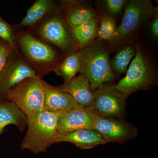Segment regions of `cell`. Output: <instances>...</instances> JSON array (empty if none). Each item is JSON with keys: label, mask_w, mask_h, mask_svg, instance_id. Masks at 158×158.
<instances>
[{"label": "cell", "mask_w": 158, "mask_h": 158, "mask_svg": "<svg viewBox=\"0 0 158 158\" xmlns=\"http://www.w3.org/2000/svg\"><path fill=\"white\" fill-rule=\"evenodd\" d=\"M0 38L9 44L11 47L15 46V39L12 30L8 24L0 19Z\"/></svg>", "instance_id": "cell-22"}, {"label": "cell", "mask_w": 158, "mask_h": 158, "mask_svg": "<svg viewBox=\"0 0 158 158\" xmlns=\"http://www.w3.org/2000/svg\"><path fill=\"white\" fill-rule=\"evenodd\" d=\"M96 117L88 109L78 105L71 110L60 113L57 129L60 134L82 129L93 130Z\"/></svg>", "instance_id": "cell-9"}, {"label": "cell", "mask_w": 158, "mask_h": 158, "mask_svg": "<svg viewBox=\"0 0 158 158\" xmlns=\"http://www.w3.org/2000/svg\"><path fill=\"white\" fill-rule=\"evenodd\" d=\"M106 141L122 143L133 139L138 135L135 127L114 117L96 116L94 129Z\"/></svg>", "instance_id": "cell-8"}, {"label": "cell", "mask_w": 158, "mask_h": 158, "mask_svg": "<svg viewBox=\"0 0 158 158\" xmlns=\"http://www.w3.org/2000/svg\"><path fill=\"white\" fill-rule=\"evenodd\" d=\"M53 2L50 0H38L32 5L27 11L20 25L24 27L36 23L53 8Z\"/></svg>", "instance_id": "cell-18"}, {"label": "cell", "mask_w": 158, "mask_h": 158, "mask_svg": "<svg viewBox=\"0 0 158 158\" xmlns=\"http://www.w3.org/2000/svg\"><path fill=\"white\" fill-rule=\"evenodd\" d=\"M116 29V22L114 19L108 15H103L101 19L98 36L100 39L112 41L115 38Z\"/></svg>", "instance_id": "cell-21"}, {"label": "cell", "mask_w": 158, "mask_h": 158, "mask_svg": "<svg viewBox=\"0 0 158 158\" xmlns=\"http://www.w3.org/2000/svg\"><path fill=\"white\" fill-rule=\"evenodd\" d=\"M149 0H131L126 4L122 21L116 29L114 40L131 36L153 15L156 10Z\"/></svg>", "instance_id": "cell-5"}, {"label": "cell", "mask_w": 158, "mask_h": 158, "mask_svg": "<svg viewBox=\"0 0 158 158\" xmlns=\"http://www.w3.org/2000/svg\"><path fill=\"white\" fill-rule=\"evenodd\" d=\"M37 77L36 72L27 63L21 59H14L0 79V92L6 97L9 90L19 82L27 78Z\"/></svg>", "instance_id": "cell-11"}, {"label": "cell", "mask_w": 158, "mask_h": 158, "mask_svg": "<svg viewBox=\"0 0 158 158\" xmlns=\"http://www.w3.org/2000/svg\"><path fill=\"white\" fill-rule=\"evenodd\" d=\"M6 98L26 116L46 110L43 80L39 77L23 80L9 90Z\"/></svg>", "instance_id": "cell-4"}, {"label": "cell", "mask_w": 158, "mask_h": 158, "mask_svg": "<svg viewBox=\"0 0 158 158\" xmlns=\"http://www.w3.org/2000/svg\"><path fill=\"white\" fill-rule=\"evenodd\" d=\"M136 53V47L131 45L125 46L117 52L110 60L111 68L115 75L126 73L130 62L135 57Z\"/></svg>", "instance_id": "cell-19"}, {"label": "cell", "mask_w": 158, "mask_h": 158, "mask_svg": "<svg viewBox=\"0 0 158 158\" xmlns=\"http://www.w3.org/2000/svg\"><path fill=\"white\" fill-rule=\"evenodd\" d=\"M94 93L93 103L88 110L94 115L120 118L124 115L127 97L116 90L114 85L103 84Z\"/></svg>", "instance_id": "cell-6"}, {"label": "cell", "mask_w": 158, "mask_h": 158, "mask_svg": "<svg viewBox=\"0 0 158 158\" xmlns=\"http://www.w3.org/2000/svg\"><path fill=\"white\" fill-rule=\"evenodd\" d=\"M97 16L93 9L80 3H74L67 8L65 21L72 29L88 21L97 19Z\"/></svg>", "instance_id": "cell-16"}, {"label": "cell", "mask_w": 158, "mask_h": 158, "mask_svg": "<svg viewBox=\"0 0 158 158\" xmlns=\"http://www.w3.org/2000/svg\"><path fill=\"white\" fill-rule=\"evenodd\" d=\"M19 43L26 56L37 64L48 65L56 60V54L53 49L31 34L22 35L19 38Z\"/></svg>", "instance_id": "cell-10"}, {"label": "cell", "mask_w": 158, "mask_h": 158, "mask_svg": "<svg viewBox=\"0 0 158 158\" xmlns=\"http://www.w3.org/2000/svg\"><path fill=\"white\" fill-rule=\"evenodd\" d=\"M57 88L70 94L81 106L88 109L93 104L94 91L91 89L88 78L82 74Z\"/></svg>", "instance_id": "cell-12"}, {"label": "cell", "mask_w": 158, "mask_h": 158, "mask_svg": "<svg viewBox=\"0 0 158 158\" xmlns=\"http://www.w3.org/2000/svg\"><path fill=\"white\" fill-rule=\"evenodd\" d=\"M39 33L43 39L62 50L69 54L76 52L77 45L71 29L59 15L52 16L45 20L40 26Z\"/></svg>", "instance_id": "cell-7"}, {"label": "cell", "mask_w": 158, "mask_h": 158, "mask_svg": "<svg viewBox=\"0 0 158 158\" xmlns=\"http://www.w3.org/2000/svg\"><path fill=\"white\" fill-rule=\"evenodd\" d=\"M136 48L135 56L126 75L115 86L127 98L139 90L149 89L157 82L156 73L149 60L139 47Z\"/></svg>", "instance_id": "cell-3"}, {"label": "cell", "mask_w": 158, "mask_h": 158, "mask_svg": "<svg viewBox=\"0 0 158 158\" xmlns=\"http://www.w3.org/2000/svg\"><path fill=\"white\" fill-rule=\"evenodd\" d=\"M60 113L45 110L27 116L28 129L21 144L22 149L35 154L45 152L59 133L57 125Z\"/></svg>", "instance_id": "cell-1"}, {"label": "cell", "mask_w": 158, "mask_h": 158, "mask_svg": "<svg viewBox=\"0 0 158 158\" xmlns=\"http://www.w3.org/2000/svg\"><path fill=\"white\" fill-rule=\"evenodd\" d=\"M80 60L77 52L69 54L63 62L55 69L58 75L63 78L64 83H68L80 71Z\"/></svg>", "instance_id": "cell-20"}, {"label": "cell", "mask_w": 158, "mask_h": 158, "mask_svg": "<svg viewBox=\"0 0 158 158\" xmlns=\"http://www.w3.org/2000/svg\"><path fill=\"white\" fill-rule=\"evenodd\" d=\"M67 142L73 144L82 149H88L107 143L99 134L94 130L82 129L72 132L59 133L54 139V143Z\"/></svg>", "instance_id": "cell-14"}, {"label": "cell", "mask_w": 158, "mask_h": 158, "mask_svg": "<svg viewBox=\"0 0 158 158\" xmlns=\"http://www.w3.org/2000/svg\"><path fill=\"white\" fill-rule=\"evenodd\" d=\"M158 9H156L155 11L154 12L153 19L152 23L151 25L152 33L155 37H158Z\"/></svg>", "instance_id": "cell-25"}, {"label": "cell", "mask_w": 158, "mask_h": 158, "mask_svg": "<svg viewBox=\"0 0 158 158\" xmlns=\"http://www.w3.org/2000/svg\"><path fill=\"white\" fill-rule=\"evenodd\" d=\"M98 29L97 19H94L73 28L71 30L77 45L83 49L90 45L96 37Z\"/></svg>", "instance_id": "cell-17"}, {"label": "cell", "mask_w": 158, "mask_h": 158, "mask_svg": "<svg viewBox=\"0 0 158 158\" xmlns=\"http://www.w3.org/2000/svg\"><path fill=\"white\" fill-rule=\"evenodd\" d=\"M125 0H106L105 7L110 14L117 15L121 12L127 3Z\"/></svg>", "instance_id": "cell-23"}, {"label": "cell", "mask_w": 158, "mask_h": 158, "mask_svg": "<svg viewBox=\"0 0 158 158\" xmlns=\"http://www.w3.org/2000/svg\"><path fill=\"white\" fill-rule=\"evenodd\" d=\"M9 54V50L2 46L0 45V74L6 65Z\"/></svg>", "instance_id": "cell-24"}, {"label": "cell", "mask_w": 158, "mask_h": 158, "mask_svg": "<svg viewBox=\"0 0 158 158\" xmlns=\"http://www.w3.org/2000/svg\"><path fill=\"white\" fill-rule=\"evenodd\" d=\"M17 127L20 132H23L27 125V116L16 105L11 101L0 102V135L5 128L9 125Z\"/></svg>", "instance_id": "cell-15"}, {"label": "cell", "mask_w": 158, "mask_h": 158, "mask_svg": "<svg viewBox=\"0 0 158 158\" xmlns=\"http://www.w3.org/2000/svg\"><path fill=\"white\" fill-rule=\"evenodd\" d=\"M46 111L63 112L71 110L78 104L70 94L43 80Z\"/></svg>", "instance_id": "cell-13"}, {"label": "cell", "mask_w": 158, "mask_h": 158, "mask_svg": "<svg viewBox=\"0 0 158 158\" xmlns=\"http://www.w3.org/2000/svg\"><path fill=\"white\" fill-rule=\"evenodd\" d=\"M80 60V73L90 82L94 91L100 85L113 81L116 75L110 65L109 54L99 44H94L77 52Z\"/></svg>", "instance_id": "cell-2"}]
</instances>
